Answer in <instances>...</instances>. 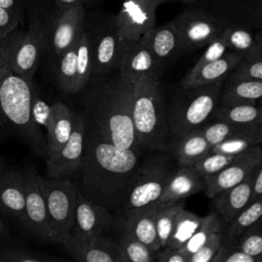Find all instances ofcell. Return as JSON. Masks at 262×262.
<instances>
[{
    "label": "cell",
    "instance_id": "8fae6325",
    "mask_svg": "<svg viewBox=\"0 0 262 262\" xmlns=\"http://www.w3.org/2000/svg\"><path fill=\"white\" fill-rule=\"evenodd\" d=\"M89 33L92 53V76L99 77L118 70L123 40L121 39L114 15L104 16L96 24L86 26Z\"/></svg>",
    "mask_w": 262,
    "mask_h": 262
},
{
    "label": "cell",
    "instance_id": "f5cc1de1",
    "mask_svg": "<svg viewBox=\"0 0 262 262\" xmlns=\"http://www.w3.org/2000/svg\"><path fill=\"white\" fill-rule=\"evenodd\" d=\"M0 6L23 16V8L19 0H0Z\"/></svg>",
    "mask_w": 262,
    "mask_h": 262
},
{
    "label": "cell",
    "instance_id": "484cf974",
    "mask_svg": "<svg viewBox=\"0 0 262 262\" xmlns=\"http://www.w3.org/2000/svg\"><path fill=\"white\" fill-rule=\"evenodd\" d=\"M211 148L212 145L199 129L172 139L167 150L172 155L178 167H190L208 154Z\"/></svg>",
    "mask_w": 262,
    "mask_h": 262
},
{
    "label": "cell",
    "instance_id": "9c48e42d",
    "mask_svg": "<svg viewBox=\"0 0 262 262\" xmlns=\"http://www.w3.org/2000/svg\"><path fill=\"white\" fill-rule=\"evenodd\" d=\"M42 190L52 228L61 245L71 233L77 200L78 185L71 178H52L36 174Z\"/></svg>",
    "mask_w": 262,
    "mask_h": 262
},
{
    "label": "cell",
    "instance_id": "9f6ffc18",
    "mask_svg": "<svg viewBox=\"0 0 262 262\" xmlns=\"http://www.w3.org/2000/svg\"><path fill=\"white\" fill-rule=\"evenodd\" d=\"M255 37H256V42H257L259 55H262V29L256 30Z\"/></svg>",
    "mask_w": 262,
    "mask_h": 262
},
{
    "label": "cell",
    "instance_id": "6f0895ef",
    "mask_svg": "<svg viewBox=\"0 0 262 262\" xmlns=\"http://www.w3.org/2000/svg\"><path fill=\"white\" fill-rule=\"evenodd\" d=\"M256 131H257V134L261 140V143H262V119L256 124Z\"/></svg>",
    "mask_w": 262,
    "mask_h": 262
},
{
    "label": "cell",
    "instance_id": "8992f818",
    "mask_svg": "<svg viewBox=\"0 0 262 262\" xmlns=\"http://www.w3.org/2000/svg\"><path fill=\"white\" fill-rule=\"evenodd\" d=\"M177 167L174 158L168 150L152 151L143 158L133 178L125 205L118 215L159 203Z\"/></svg>",
    "mask_w": 262,
    "mask_h": 262
},
{
    "label": "cell",
    "instance_id": "f546056e",
    "mask_svg": "<svg viewBox=\"0 0 262 262\" xmlns=\"http://www.w3.org/2000/svg\"><path fill=\"white\" fill-rule=\"evenodd\" d=\"M211 119L223 120L238 125H256L262 119V106L252 102H219Z\"/></svg>",
    "mask_w": 262,
    "mask_h": 262
},
{
    "label": "cell",
    "instance_id": "f1b7e54d",
    "mask_svg": "<svg viewBox=\"0 0 262 262\" xmlns=\"http://www.w3.org/2000/svg\"><path fill=\"white\" fill-rule=\"evenodd\" d=\"M261 97L262 81L228 76L221 88L220 103H257Z\"/></svg>",
    "mask_w": 262,
    "mask_h": 262
},
{
    "label": "cell",
    "instance_id": "4316f807",
    "mask_svg": "<svg viewBox=\"0 0 262 262\" xmlns=\"http://www.w3.org/2000/svg\"><path fill=\"white\" fill-rule=\"evenodd\" d=\"M51 105L52 118L46 133L47 157L54 155L68 141L74 128V110L60 101Z\"/></svg>",
    "mask_w": 262,
    "mask_h": 262
},
{
    "label": "cell",
    "instance_id": "cb8c5ba5",
    "mask_svg": "<svg viewBox=\"0 0 262 262\" xmlns=\"http://www.w3.org/2000/svg\"><path fill=\"white\" fill-rule=\"evenodd\" d=\"M158 204H151L137 210L116 215L140 242L156 252L161 250L156 229Z\"/></svg>",
    "mask_w": 262,
    "mask_h": 262
},
{
    "label": "cell",
    "instance_id": "d590c367",
    "mask_svg": "<svg viewBox=\"0 0 262 262\" xmlns=\"http://www.w3.org/2000/svg\"><path fill=\"white\" fill-rule=\"evenodd\" d=\"M202 220L203 217H200L196 214L189 212L183 208L176 217L172 233L166 247L181 249L195 232V230L202 223Z\"/></svg>",
    "mask_w": 262,
    "mask_h": 262
},
{
    "label": "cell",
    "instance_id": "60d3db41",
    "mask_svg": "<svg viewBox=\"0 0 262 262\" xmlns=\"http://www.w3.org/2000/svg\"><path fill=\"white\" fill-rule=\"evenodd\" d=\"M237 156V155H236ZM236 156L209 151L202 159H200L194 165V169L207 180L213 175L220 172L228 164H230Z\"/></svg>",
    "mask_w": 262,
    "mask_h": 262
},
{
    "label": "cell",
    "instance_id": "bcb514c9",
    "mask_svg": "<svg viewBox=\"0 0 262 262\" xmlns=\"http://www.w3.org/2000/svg\"><path fill=\"white\" fill-rule=\"evenodd\" d=\"M229 76L262 81V55L243 58Z\"/></svg>",
    "mask_w": 262,
    "mask_h": 262
},
{
    "label": "cell",
    "instance_id": "91938a15",
    "mask_svg": "<svg viewBox=\"0 0 262 262\" xmlns=\"http://www.w3.org/2000/svg\"><path fill=\"white\" fill-rule=\"evenodd\" d=\"M2 167H3V162H2V160L0 158V172L2 171Z\"/></svg>",
    "mask_w": 262,
    "mask_h": 262
},
{
    "label": "cell",
    "instance_id": "836d02e7",
    "mask_svg": "<svg viewBox=\"0 0 262 262\" xmlns=\"http://www.w3.org/2000/svg\"><path fill=\"white\" fill-rule=\"evenodd\" d=\"M87 26V25H86ZM77 76L75 93H79L88 84L92 76V53L87 28L81 33L77 42Z\"/></svg>",
    "mask_w": 262,
    "mask_h": 262
},
{
    "label": "cell",
    "instance_id": "5bb4252c",
    "mask_svg": "<svg viewBox=\"0 0 262 262\" xmlns=\"http://www.w3.org/2000/svg\"><path fill=\"white\" fill-rule=\"evenodd\" d=\"M174 0H124L114 20L122 40H137L156 26L157 8Z\"/></svg>",
    "mask_w": 262,
    "mask_h": 262
},
{
    "label": "cell",
    "instance_id": "b9f144b4",
    "mask_svg": "<svg viewBox=\"0 0 262 262\" xmlns=\"http://www.w3.org/2000/svg\"><path fill=\"white\" fill-rule=\"evenodd\" d=\"M58 258L50 255L19 248H7L0 250V262H51Z\"/></svg>",
    "mask_w": 262,
    "mask_h": 262
},
{
    "label": "cell",
    "instance_id": "be15d7a7",
    "mask_svg": "<svg viewBox=\"0 0 262 262\" xmlns=\"http://www.w3.org/2000/svg\"><path fill=\"white\" fill-rule=\"evenodd\" d=\"M29 1H31V2H33V3H34V2H35V1H37V0H29Z\"/></svg>",
    "mask_w": 262,
    "mask_h": 262
},
{
    "label": "cell",
    "instance_id": "ab89813d",
    "mask_svg": "<svg viewBox=\"0 0 262 262\" xmlns=\"http://www.w3.org/2000/svg\"><path fill=\"white\" fill-rule=\"evenodd\" d=\"M31 117L35 127L46 136L52 118V105L42 98L35 85L32 93Z\"/></svg>",
    "mask_w": 262,
    "mask_h": 262
},
{
    "label": "cell",
    "instance_id": "e575fe53",
    "mask_svg": "<svg viewBox=\"0 0 262 262\" xmlns=\"http://www.w3.org/2000/svg\"><path fill=\"white\" fill-rule=\"evenodd\" d=\"M183 208L184 200L158 204L156 213V229L161 249L167 246L176 221V217Z\"/></svg>",
    "mask_w": 262,
    "mask_h": 262
},
{
    "label": "cell",
    "instance_id": "d6986e66",
    "mask_svg": "<svg viewBox=\"0 0 262 262\" xmlns=\"http://www.w3.org/2000/svg\"><path fill=\"white\" fill-rule=\"evenodd\" d=\"M120 74L135 82L150 75H161L156 59L141 38L123 40V49L118 67Z\"/></svg>",
    "mask_w": 262,
    "mask_h": 262
},
{
    "label": "cell",
    "instance_id": "816d5d0a",
    "mask_svg": "<svg viewBox=\"0 0 262 262\" xmlns=\"http://www.w3.org/2000/svg\"><path fill=\"white\" fill-rule=\"evenodd\" d=\"M54 4V12L52 14L58 13L67 8H70L72 6H76L79 4H94L93 0H53Z\"/></svg>",
    "mask_w": 262,
    "mask_h": 262
},
{
    "label": "cell",
    "instance_id": "4dcf8cb0",
    "mask_svg": "<svg viewBox=\"0 0 262 262\" xmlns=\"http://www.w3.org/2000/svg\"><path fill=\"white\" fill-rule=\"evenodd\" d=\"M254 31L242 25H228L220 36L229 50L247 58L259 55Z\"/></svg>",
    "mask_w": 262,
    "mask_h": 262
},
{
    "label": "cell",
    "instance_id": "3957f363",
    "mask_svg": "<svg viewBox=\"0 0 262 262\" xmlns=\"http://www.w3.org/2000/svg\"><path fill=\"white\" fill-rule=\"evenodd\" d=\"M33 82L12 73L0 79V141L20 140L36 156L46 159V136L31 117Z\"/></svg>",
    "mask_w": 262,
    "mask_h": 262
},
{
    "label": "cell",
    "instance_id": "1f68e13d",
    "mask_svg": "<svg viewBox=\"0 0 262 262\" xmlns=\"http://www.w3.org/2000/svg\"><path fill=\"white\" fill-rule=\"evenodd\" d=\"M50 72L54 76L59 91L66 94H75L77 76L76 43L59 55Z\"/></svg>",
    "mask_w": 262,
    "mask_h": 262
},
{
    "label": "cell",
    "instance_id": "e0dca14e",
    "mask_svg": "<svg viewBox=\"0 0 262 262\" xmlns=\"http://www.w3.org/2000/svg\"><path fill=\"white\" fill-rule=\"evenodd\" d=\"M61 245L68 255L79 262H122L116 239L105 234L94 238L69 234Z\"/></svg>",
    "mask_w": 262,
    "mask_h": 262
},
{
    "label": "cell",
    "instance_id": "ffe728a7",
    "mask_svg": "<svg viewBox=\"0 0 262 262\" xmlns=\"http://www.w3.org/2000/svg\"><path fill=\"white\" fill-rule=\"evenodd\" d=\"M228 25L262 29V0H202Z\"/></svg>",
    "mask_w": 262,
    "mask_h": 262
},
{
    "label": "cell",
    "instance_id": "94428289",
    "mask_svg": "<svg viewBox=\"0 0 262 262\" xmlns=\"http://www.w3.org/2000/svg\"><path fill=\"white\" fill-rule=\"evenodd\" d=\"M257 104H259V105H261V106H262V97L257 101Z\"/></svg>",
    "mask_w": 262,
    "mask_h": 262
},
{
    "label": "cell",
    "instance_id": "8d00e7d4",
    "mask_svg": "<svg viewBox=\"0 0 262 262\" xmlns=\"http://www.w3.org/2000/svg\"><path fill=\"white\" fill-rule=\"evenodd\" d=\"M222 229H224V222L216 212H211L203 217L202 223L181 250L189 258V256L196 252L213 234Z\"/></svg>",
    "mask_w": 262,
    "mask_h": 262
},
{
    "label": "cell",
    "instance_id": "11a10c76",
    "mask_svg": "<svg viewBox=\"0 0 262 262\" xmlns=\"http://www.w3.org/2000/svg\"><path fill=\"white\" fill-rule=\"evenodd\" d=\"M8 236H9V231L5 226V224L3 223V221L0 219V243L7 239Z\"/></svg>",
    "mask_w": 262,
    "mask_h": 262
},
{
    "label": "cell",
    "instance_id": "4fadbf2b",
    "mask_svg": "<svg viewBox=\"0 0 262 262\" xmlns=\"http://www.w3.org/2000/svg\"><path fill=\"white\" fill-rule=\"evenodd\" d=\"M23 172L26 184V203L20 223L33 236L44 242L60 244L52 228L46 203L37 182V173L31 169Z\"/></svg>",
    "mask_w": 262,
    "mask_h": 262
},
{
    "label": "cell",
    "instance_id": "277c9868",
    "mask_svg": "<svg viewBox=\"0 0 262 262\" xmlns=\"http://www.w3.org/2000/svg\"><path fill=\"white\" fill-rule=\"evenodd\" d=\"M132 119L142 150L152 152L168 149L172 138L159 75L146 76L133 82Z\"/></svg>",
    "mask_w": 262,
    "mask_h": 262
},
{
    "label": "cell",
    "instance_id": "d6a6232c",
    "mask_svg": "<svg viewBox=\"0 0 262 262\" xmlns=\"http://www.w3.org/2000/svg\"><path fill=\"white\" fill-rule=\"evenodd\" d=\"M262 217V198L252 201L230 222L224 224L223 242L235 245L243 233Z\"/></svg>",
    "mask_w": 262,
    "mask_h": 262
},
{
    "label": "cell",
    "instance_id": "ba28073f",
    "mask_svg": "<svg viewBox=\"0 0 262 262\" xmlns=\"http://www.w3.org/2000/svg\"><path fill=\"white\" fill-rule=\"evenodd\" d=\"M179 32L185 52L205 47L221 35L228 24L202 0L188 5L172 19Z\"/></svg>",
    "mask_w": 262,
    "mask_h": 262
},
{
    "label": "cell",
    "instance_id": "f6af8a7d",
    "mask_svg": "<svg viewBox=\"0 0 262 262\" xmlns=\"http://www.w3.org/2000/svg\"><path fill=\"white\" fill-rule=\"evenodd\" d=\"M224 235V229L213 234L196 252L189 256L188 262H212L216 256Z\"/></svg>",
    "mask_w": 262,
    "mask_h": 262
},
{
    "label": "cell",
    "instance_id": "c3c4849f",
    "mask_svg": "<svg viewBox=\"0 0 262 262\" xmlns=\"http://www.w3.org/2000/svg\"><path fill=\"white\" fill-rule=\"evenodd\" d=\"M21 19L23 16L0 6V39L18 29Z\"/></svg>",
    "mask_w": 262,
    "mask_h": 262
},
{
    "label": "cell",
    "instance_id": "7dc6e473",
    "mask_svg": "<svg viewBox=\"0 0 262 262\" xmlns=\"http://www.w3.org/2000/svg\"><path fill=\"white\" fill-rule=\"evenodd\" d=\"M229 51L228 47L226 46L225 42L221 38V36L217 37L213 41H211L208 45H206V49L201 54L194 66H201L206 62H210L216 60L223 56L225 53Z\"/></svg>",
    "mask_w": 262,
    "mask_h": 262
},
{
    "label": "cell",
    "instance_id": "d4e9b609",
    "mask_svg": "<svg viewBox=\"0 0 262 262\" xmlns=\"http://www.w3.org/2000/svg\"><path fill=\"white\" fill-rule=\"evenodd\" d=\"M205 188L206 180L193 166L177 167L169 179L159 203L185 200L192 194L204 191Z\"/></svg>",
    "mask_w": 262,
    "mask_h": 262
},
{
    "label": "cell",
    "instance_id": "30bf717a",
    "mask_svg": "<svg viewBox=\"0 0 262 262\" xmlns=\"http://www.w3.org/2000/svg\"><path fill=\"white\" fill-rule=\"evenodd\" d=\"M45 19L46 45L43 59L50 71L59 55L76 43L86 29L85 5L79 4L52 14Z\"/></svg>",
    "mask_w": 262,
    "mask_h": 262
},
{
    "label": "cell",
    "instance_id": "680465c9",
    "mask_svg": "<svg viewBox=\"0 0 262 262\" xmlns=\"http://www.w3.org/2000/svg\"><path fill=\"white\" fill-rule=\"evenodd\" d=\"M178 1H181L182 3H184V4H187V5H190V4H193V3H196V2H199L200 0H178Z\"/></svg>",
    "mask_w": 262,
    "mask_h": 262
},
{
    "label": "cell",
    "instance_id": "5b68a950",
    "mask_svg": "<svg viewBox=\"0 0 262 262\" xmlns=\"http://www.w3.org/2000/svg\"><path fill=\"white\" fill-rule=\"evenodd\" d=\"M223 82L177 89L167 104L171 138L199 130L213 116L220 102Z\"/></svg>",
    "mask_w": 262,
    "mask_h": 262
},
{
    "label": "cell",
    "instance_id": "7bdbcfd3",
    "mask_svg": "<svg viewBox=\"0 0 262 262\" xmlns=\"http://www.w3.org/2000/svg\"><path fill=\"white\" fill-rule=\"evenodd\" d=\"M251 255H262V217L248 228L234 245Z\"/></svg>",
    "mask_w": 262,
    "mask_h": 262
},
{
    "label": "cell",
    "instance_id": "ee69618b",
    "mask_svg": "<svg viewBox=\"0 0 262 262\" xmlns=\"http://www.w3.org/2000/svg\"><path fill=\"white\" fill-rule=\"evenodd\" d=\"M212 262H262V255H251L222 241Z\"/></svg>",
    "mask_w": 262,
    "mask_h": 262
},
{
    "label": "cell",
    "instance_id": "f35d334b",
    "mask_svg": "<svg viewBox=\"0 0 262 262\" xmlns=\"http://www.w3.org/2000/svg\"><path fill=\"white\" fill-rule=\"evenodd\" d=\"M260 143H261V140L257 134L256 126H254L253 128H251L248 131L233 135V136L219 142L218 144L214 145L211 148V151L236 156V155L247 150L251 146L260 144Z\"/></svg>",
    "mask_w": 262,
    "mask_h": 262
},
{
    "label": "cell",
    "instance_id": "6da1fadb",
    "mask_svg": "<svg viewBox=\"0 0 262 262\" xmlns=\"http://www.w3.org/2000/svg\"><path fill=\"white\" fill-rule=\"evenodd\" d=\"M143 152L116 146L87 119L85 150L79 173L80 191L87 200L118 215L125 205Z\"/></svg>",
    "mask_w": 262,
    "mask_h": 262
},
{
    "label": "cell",
    "instance_id": "f907efd6",
    "mask_svg": "<svg viewBox=\"0 0 262 262\" xmlns=\"http://www.w3.org/2000/svg\"><path fill=\"white\" fill-rule=\"evenodd\" d=\"M7 36L0 39V79H2L7 74L11 73L9 69V62H8Z\"/></svg>",
    "mask_w": 262,
    "mask_h": 262
},
{
    "label": "cell",
    "instance_id": "7402d4cb",
    "mask_svg": "<svg viewBox=\"0 0 262 262\" xmlns=\"http://www.w3.org/2000/svg\"><path fill=\"white\" fill-rule=\"evenodd\" d=\"M242 59L243 57L238 53L229 50L216 60L201 66H193L181 79L180 86L195 87L224 82Z\"/></svg>",
    "mask_w": 262,
    "mask_h": 262
},
{
    "label": "cell",
    "instance_id": "2e32d148",
    "mask_svg": "<svg viewBox=\"0 0 262 262\" xmlns=\"http://www.w3.org/2000/svg\"><path fill=\"white\" fill-rule=\"evenodd\" d=\"M262 162V145L256 144L238 154L235 159L220 172L206 180L204 192L213 199L217 193L243 181Z\"/></svg>",
    "mask_w": 262,
    "mask_h": 262
},
{
    "label": "cell",
    "instance_id": "681fc988",
    "mask_svg": "<svg viewBox=\"0 0 262 262\" xmlns=\"http://www.w3.org/2000/svg\"><path fill=\"white\" fill-rule=\"evenodd\" d=\"M156 262H188V256L181 249L164 247L157 252Z\"/></svg>",
    "mask_w": 262,
    "mask_h": 262
},
{
    "label": "cell",
    "instance_id": "83f0119b",
    "mask_svg": "<svg viewBox=\"0 0 262 262\" xmlns=\"http://www.w3.org/2000/svg\"><path fill=\"white\" fill-rule=\"evenodd\" d=\"M113 226L122 262H156L157 252L140 242L120 219L116 218Z\"/></svg>",
    "mask_w": 262,
    "mask_h": 262
},
{
    "label": "cell",
    "instance_id": "ac0fdd59",
    "mask_svg": "<svg viewBox=\"0 0 262 262\" xmlns=\"http://www.w3.org/2000/svg\"><path fill=\"white\" fill-rule=\"evenodd\" d=\"M141 39L151 51L160 74L181 53L185 52L179 32L173 20L161 26L156 25Z\"/></svg>",
    "mask_w": 262,
    "mask_h": 262
},
{
    "label": "cell",
    "instance_id": "7a4b0ae2",
    "mask_svg": "<svg viewBox=\"0 0 262 262\" xmlns=\"http://www.w3.org/2000/svg\"><path fill=\"white\" fill-rule=\"evenodd\" d=\"M79 93H82V111L107 141L120 148L144 151L139 146L132 119V81L117 70L91 78Z\"/></svg>",
    "mask_w": 262,
    "mask_h": 262
},
{
    "label": "cell",
    "instance_id": "44dd1931",
    "mask_svg": "<svg viewBox=\"0 0 262 262\" xmlns=\"http://www.w3.org/2000/svg\"><path fill=\"white\" fill-rule=\"evenodd\" d=\"M258 167L243 181L232 187L220 191L213 198L216 213L222 219L224 224L230 222L252 202Z\"/></svg>",
    "mask_w": 262,
    "mask_h": 262
},
{
    "label": "cell",
    "instance_id": "9a60e30c",
    "mask_svg": "<svg viewBox=\"0 0 262 262\" xmlns=\"http://www.w3.org/2000/svg\"><path fill=\"white\" fill-rule=\"evenodd\" d=\"M114 220L110 210L87 200L78 187L74 222L70 234L83 238L98 237L113 227Z\"/></svg>",
    "mask_w": 262,
    "mask_h": 262
},
{
    "label": "cell",
    "instance_id": "6125c7cd",
    "mask_svg": "<svg viewBox=\"0 0 262 262\" xmlns=\"http://www.w3.org/2000/svg\"><path fill=\"white\" fill-rule=\"evenodd\" d=\"M94 1V4H98V3H100L102 0H93Z\"/></svg>",
    "mask_w": 262,
    "mask_h": 262
},
{
    "label": "cell",
    "instance_id": "74e56055",
    "mask_svg": "<svg viewBox=\"0 0 262 262\" xmlns=\"http://www.w3.org/2000/svg\"><path fill=\"white\" fill-rule=\"evenodd\" d=\"M256 125H238L223 120H209L203 127L200 128L206 140L212 147L219 142L245 131L250 130Z\"/></svg>",
    "mask_w": 262,
    "mask_h": 262
},
{
    "label": "cell",
    "instance_id": "603a6c76",
    "mask_svg": "<svg viewBox=\"0 0 262 262\" xmlns=\"http://www.w3.org/2000/svg\"><path fill=\"white\" fill-rule=\"evenodd\" d=\"M26 203L24 172L9 169L0 172V212L20 222Z\"/></svg>",
    "mask_w": 262,
    "mask_h": 262
},
{
    "label": "cell",
    "instance_id": "7c38bea8",
    "mask_svg": "<svg viewBox=\"0 0 262 262\" xmlns=\"http://www.w3.org/2000/svg\"><path fill=\"white\" fill-rule=\"evenodd\" d=\"M86 123L84 112L74 110V128L70 138L54 155L45 159L46 176L72 178L79 175L85 150Z\"/></svg>",
    "mask_w": 262,
    "mask_h": 262
},
{
    "label": "cell",
    "instance_id": "52a82bcc",
    "mask_svg": "<svg viewBox=\"0 0 262 262\" xmlns=\"http://www.w3.org/2000/svg\"><path fill=\"white\" fill-rule=\"evenodd\" d=\"M7 41L10 72L28 81H33L45 52V19L35 11L29 28L27 30L16 29L7 36Z\"/></svg>",
    "mask_w": 262,
    "mask_h": 262
},
{
    "label": "cell",
    "instance_id": "db71d44e",
    "mask_svg": "<svg viewBox=\"0 0 262 262\" xmlns=\"http://www.w3.org/2000/svg\"><path fill=\"white\" fill-rule=\"evenodd\" d=\"M259 198H262V162L258 167V173H257L255 183H254L252 201L259 199Z\"/></svg>",
    "mask_w": 262,
    "mask_h": 262
}]
</instances>
